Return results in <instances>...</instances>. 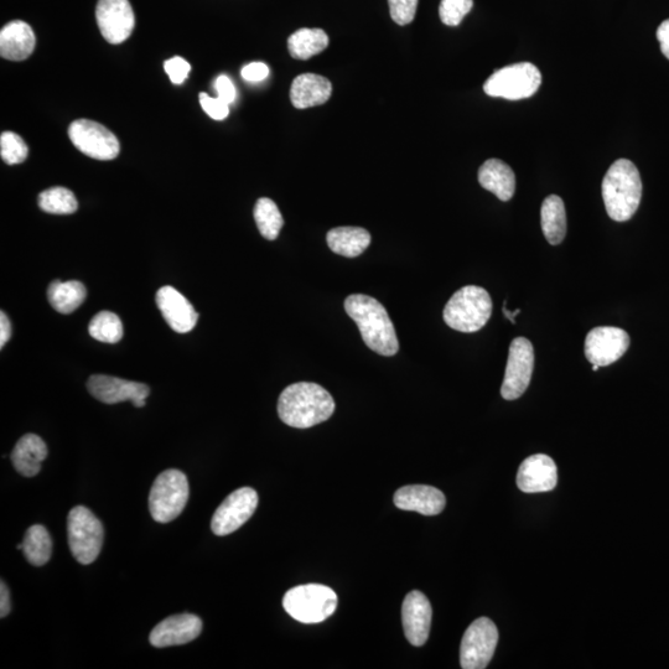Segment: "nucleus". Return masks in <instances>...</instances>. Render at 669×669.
Here are the masks:
<instances>
[{"instance_id":"obj_20","label":"nucleus","mask_w":669,"mask_h":669,"mask_svg":"<svg viewBox=\"0 0 669 669\" xmlns=\"http://www.w3.org/2000/svg\"><path fill=\"white\" fill-rule=\"evenodd\" d=\"M394 505L399 510L418 512L424 516H437L442 513L445 495L442 491L427 485H409L394 494Z\"/></svg>"},{"instance_id":"obj_41","label":"nucleus","mask_w":669,"mask_h":669,"mask_svg":"<svg viewBox=\"0 0 669 669\" xmlns=\"http://www.w3.org/2000/svg\"><path fill=\"white\" fill-rule=\"evenodd\" d=\"M12 610V603H10V593L7 584L2 580V585H0V617L4 619L7 617Z\"/></svg>"},{"instance_id":"obj_15","label":"nucleus","mask_w":669,"mask_h":669,"mask_svg":"<svg viewBox=\"0 0 669 669\" xmlns=\"http://www.w3.org/2000/svg\"><path fill=\"white\" fill-rule=\"evenodd\" d=\"M87 390L92 397L106 404L132 401L134 406L142 408L150 390L144 383L122 380L106 375H95L87 382Z\"/></svg>"},{"instance_id":"obj_26","label":"nucleus","mask_w":669,"mask_h":669,"mask_svg":"<svg viewBox=\"0 0 669 669\" xmlns=\"http://www.w3.org/2000/svg\"><path fill=\"white\" fill-rule=\"evenodd\" d=\"M542 231L552 246H558L567 235V212L562 199L548 196L541 209Z\"/></svg>"},{"instance_id":"obj_38","label":"nucleus","mask_w":669,"mask_h":669,"mask_svg":"<svg viewBox=\"0 0 669 669\" xmlns=\"http://www.w3.org/2000/svg\"><path fill=\"white\" fill-rule=\"evenodd\" d=\"M215 88L217 97H220L222 101L227 103V105H231V103L235 102L236 88L230 77H227L226 75L217 77Z\"/></svg>"},{"instance_id":"obj_24","label":"nucleus","mask_w":669,"mask_h":669,"mask_svg":"<svg viewBox=\"0 0 669 669\" xmlns=\"http://www.w3.org/2000/svg\"><path fill=\"white\" fill-rule=\"evenodd\" d=\"M48 458V446L35 434L24 435L12 453L15 470L25 477H34L40 473L41 464Z\"/></svg>"},{"instance_id":"obj_3","label":"nucleus","mask_w":669,"mask_h":669,"mask_svg":"<svg viewBox=\"0 0 669 669\" xmlns=\"http://www.w3.org/2000/svg\"><path fill=\"white\" fill-rule=\"evenodd\" d=\"M641 197L639 169L630 160H617L603 180V199L610 219L616 222L631 220L639 209Z\"/></svg>"},{"instance_id":"obj_42","label":"nucleus","mask_w":669,"mask_h":669,"mask_svg":"<svg viewBox=\"0 0 669 669\" xmlns=\"http://www.w3.org/2000/svg\"><path fill=\"white\" fill-rule=\"evenodd\" d=\"M10 336H12V324H10L7 314L2 311V314H0V347L2 349L10 340Z\"/></svg>"},{"instance_id":"obj_10","label":"nucleus","mask_w":669,"mask_h":669,"mask_svg":"<svg viewBox=\"0 0 669 669\" xmlns=\"http://www.w3.org/2000/svg\"><path fill=\"white\" fill-rule=\"evenodd\" d=\"M534 370V350L530 340L517 337L511 342L508 352L505 378L501 387V396L506 401H515L525 394L530 386Z\"/></svg>"},{"instance_id":"obj_40","label":"nucleus","mask_w":669,"mask_h":669,"mask_svg":"<svg viewBox=\"0 0 669 669\" xmlns=\"http://www.w3.org/2000/svg\"><path fill=\"white\" fill-rule=\"evenodd\" d=\"M657 39L660 41L662 54L669 60V19L658 27Z\"/></svg>"},{"instance_id":"obj_32","label":"nucleus","mask_w":669,"mask_h":669,"mask_svg":"<svg viewBox=\"0 0 669 669\" xmlns=\"http://www.w3.org/2000/svg\"><path fill=\"white\" fill-rule=\"evenodd\" d=\"M88 333L93 339L105 344H117L123 337V324L119 316L111 311H101L93 316Z\"/></svg>"},{"instance_id":"obj_19","label":"nucleus","mask_w":669,"mask_h":669,"mask_svg":"<svg viewBox=\"0 0 669 669\" xmlns=\"http://www.w3.org/2000/svg\"><path fill=\"white\" fill-rule=\"evenodd\" d=\"M155 302L165 321L176 333H190L195 328L199 314L196 313L194 305L175 288L169 285L160 288Z\"/></svg>"},{"instance_id":"obj_31","label":"nucleus","mask_w":669,"mask_h":669,"mask_svg":"<svg viewBox=\"0 0 669 669\" xmlns=\"http://www.w3.org/2000/svg\"><path fill=\"white\" fill-rule=\"evenodd\" d=\"M38 204L41 210L53 215H71L79 209L75 194L61 186L43 191Z\"/></svg>"},{"instance_id":"obj_23","label":"nucleus","mask_w":669,"mask_h":669,"mask_svg":"<svg viewBox=\"0 0 669 669\" xmlns=\"http://www.w3.org/2000/svg\"><path fill=\"white\" fill-rule=\"evenodd\" d=\"M479 183L501 201H510L516 191V175L505 162L499 159L487 160L479 170Z\"/></svg>"},{"instance_id":"obj_2","label":"nucleus","mask_w":669,"mask_h":669,"mask_svg":"<svg viewBox=\"0 0 669 669\" xmlns=\"http://www.w3.org/2000/svg\"><path fill=\"white\" fill-rule=\"evenodd\" d=\"M347 315L355 321L362 340L376 354L394 356L399 342L394 325L387 310L375 298L363 294H352L345 300Z\"/></svg>"},{"instance_id":"obj_4","label":"nucleus","mask_w":669,"mask_h":669,"mask_svg":"<svg viewBox=\"0 0 669 669\" xmlns=\"http://www.w3.org/2000/svg\"><path fill=\"white\" fill-rule=\"evenodd\" d=\"M491 314L489 292L476 285H468L458 290L445 305L444 321L449 328L470 334L484 328Z\"/></svg>"},{"instance_id":"obj_37","label":"nucleus","mask_w":669,"mask_h":669,"mask_svg":"<svg viewBox=\"0 0 669 669\" xmlns=\"http://www.w3.org/2000/svg\"><path fill=\"white\" fill-rule=\"evenodd\" d=\"M164 69L167 71L170 81L173 82V84L181 85L188 79L191 66L188 61L183 59V57L176 56L173 57V59L165 61Z\"/></svg>"},{"instance_id":"obj_27","label":"nucleus","mask_w":669,"mask_h":669,"mask_svg":"<svg viewBox=\"0 0 669 669\" xmlns=\"http://www.w3.org/2000/svg\"><path fill=\"white\" fill-rule=\"evenodd\" d=\"M85 285L77 280L62 283L60 280L50 284L48 299L57 313L69 315L79 309L86 300Z\"/></svg>"},{"instance_id":"obj_22","label":"nucleus","mask_w":669,"mask_h":669,"mask_svg":"<svg viewBox=\"0 0 669 669\" xmlns=\"http://www.w3.org/2000/svg\"><path fill=\"white\" fill-rule=\"evenodd\" d=\"M333 93V85L324 76L303 74L294 79L290 88V101L298 110L324 105Z\"/></svg>"},{"instance_id":"obj_29","label":"nucleus","mask_w":669,"mask_h":669,"mask_svg":"<svg viewBox=\"0 0 669 669\" xmlns=\"http://www.w3.org/2000/svg\"><path fill=\"white\" fill-rule=\"evenodd\" d=\"M23 552L28 562L35 567H41L49 562L53 554V541L44 526L34 525L25 533Z\"/></svg>"},{"instance_id":"obj_5","label":"nucleus","mask_w":669,"mask_h":669,"mask_svg":"<svg viewBox=\"0 0 669 669\" xmlns=\"http://www.w3.org/2000/svg\"><path fill=\"white\" fill-rule=\"evenodd\" d=\"M283 606L294 620L302 624H320L334 615L337 608V595L329 586L300 585L284 595Z\"/></svg>"},{"instance_id":"obj_16","label":"nucleus","mask_w":669,"mask_h":669,"mask_svg":"<svg viewBox=\"0 0 669 669\" xmlns=\"http://www.w3.org/2000/svg\"><path fill=\"white\" fill-rule=\"evenodd\" d=\"M433 610L427 596L411 591L402 605V622L406 637L413 646H423L428 641L432 626Z\"/></svg>"},{"instance_id":"obj_17","label":"nucleus","mask_w":669,"mask_h":669,"mask_svg":"<svg viewBox=\"0 0 669 669\" xmlns=\"http://www.w3.org/2000/svg\"><path fill=\"white\" fill-rule=\"evenodd\" d=\"M201 631L200 617L193 614L174 615L155 626L149 640L157 648L181 646L196 640Z\"/></svg>"},{"instance_id":"obj_13","label":"nucleus","mask_w":669,"mask_h":669,"mask_svg":"<svg viewBox=\"0 0 669 669\" xmlns=\"http://www.w3.org/2000/svg\"><path fill=\"white\" fill-rule=\"evenodd\" d=\"M630 336L625 330L613 326H600L590 331L585 339V356L593 365H613L626 354Z\"/></svg>"},{"instance_id":"obj_18","label":"nucleus","mask_w":669,"mask_h":669,"mask_svg":"<svg viewBox=\"0 0 669 669\" xmlns=\"http://www.w3.org/2000/svg\"><path fill=\"white\" fill-rule=\"evenodd\" d=\"M557 482V465L548 455H532L518 469L517 486L526 494L552 491L556 489Z\"/></svg>"},{"instance_id":"obj_34","label":"nucleus","mask_w":669,"mask_h":669,"mask_svg":"<svg viewBox=\"0 0 669 669\" xmlns=\"http://www.w3.org/2000/svg\"><path fill=\"white\" fill-rule=\"evenodd\" d=\"M474 7V0H442L439 7L440 19L448 27H458Z\"/></svg>"},{"instance_id":"obj_25","label":"nucleus","mask_w":669,"mask_h":669,"mask_svg":"<svg viewBox=\"0 0 669 669\" xmlns=\"http://www.w3.org/2000/svg\"><path fill=\"white\" fill-rule=\"evenodd\" d=\"M326 241L330 250L339 256L355 258L371 245V235L361 227H337L329 231Z\"/></svg>"},{"instance_id":"obj_9","label":"nucleus","mask_w":669,"mask_h":669,"mask_svg":"<svg viewBox=\"0 0 669 669\" xmlns=\"http://www.w3.org/2000/svg\"><path fill=\"white\" fill-rule=\"evenodd\" d=\"M499 630L487 617H480L465 631L460 646V665L464 669H484L494 657Z\"/></svg>"},{"instance_id":"obj_7","label":"nucleus","mask_w":669,"mask_h":669,"mask_svg":"<svg viewBox=\"0 0 669 669\" xmlns=\"http://www.w3.org/2000/svg\"><path fill=\"white\" fill-rule=\"evenodd\" d=\"M67 536L72 556L77 562L88 565L100 556L105 530L101 521L85 506H77L70 511Z\"/></svg>"},{"instance_id":"obj_35","label":"nucleus","mask_w":669,"mask_h":669,"mask_svg":"<svg viewBox=\"0 0 669 669\" xmlns=\"http://www.w3.org/2000/svg\"><path fill=\"white\" fill-rule=\"evenodd\" d=\"M388 5L393 22L401 27L411 24L416 18L418 0H388Z\"/></svg>"},{"instance_id":"obj_8","label":"nucleus","mask_w":669,"mask_h":669,"mask_svg":"<svg viewBox=\"0 0 669 669\" xmlns=\"http://www.w3.org/2000/svg\"><path fill=\"white\" fill-rule=\"evenodd\" d=\"M542 84L541 72L530 62H520L497 70L485 82L487 96L518 101L530 98Z\"/></svg>"},{"instance_id":"obj_6","label":"nucleus","mask_w":669,"mask_h":669,"mask_svg":"<svg viewBox=\"0 0 669 669\" xmlns=\"http://www.w3.org/2000/svg\"><path fill=\"white\" fill-rule=\"evenodd\" d=\"M189 482L179 470H167L154 481L149 495V510L154 521L169 523L184 511L189 500Z\"/></svg>"},{"instance_id":"obj_14","label":"nucleus","mask_w":669,"mask_h":669,"mask_svg":"<svg viewBox=\"0 0 669 669\" xmlns=\"http://www.w3.org/2000/svg\"><path fill=\"white\" fill-rule=\"evenodd\" d=\"M96 19L103 38L112 45L124 43L136 27L129 0H98Z\"/></svg>"},{"instance_id":"obj_30","label":"nucleus","mask_w":669,"mask_h":669,"mask_svg":"<svg viewBox=\"0 0 669 669\" xmlns=\"http://www.w3.org/2000/svg\"><path fill=\"white\" fill-rule=\"evenodd\" d=\"M254 220L261 235L269 241L277 240L284 226V219L276 202L267 197L259 199L254 206Z\"/></svg>"},{"instance_id":"obj_36","label":"nucleus","mask_w":669,"mask_h":669,"mask_svg":"<svg viewBox=\"0 0 669 669\" xmlns=\"http://www.w3.org/2000/svg\"><path fill=\"white\" fill-rule=\"evenodd\" d=\"M200 105L212 119L215 121H223L230 113V105L222 101L220 97H210L207 93H200Z\"/></svg>"},{"instance_id":"obj_11","label":"nucleus","mask_w":669,"mask_h":669,"mask_svg":"<svg viewBox=\"0 0 669 669\" xmlns=\"http://www.w3.org/2000/svg\"><path fill=\"white\" fill-rule=\"evenodd\" d=\"M69 137L81 153L96 160L116 159L121 149L117 137L111 131L88 119L72 122Z\"/></svg>"},{"instance_id":"obj_33","label":"nucleus","mask_w":669,"mask_h":669,"mask_svg":"<svg viewBox=\"0 0 669 669\" xmlns=\"http://www.w3.org/2000/svg\"><path fill=\"white\" fill-rule=\"evenodd\" d=\"M28 153V145L18 134L4 132L0 136V155L8 165L22 164L28 158Z\"/></svg>"},{"instance_id":"obj_43","label":"nucleus","mask_w":669,"mask_h":669,"mask_svg":"<svg viewBox=\"0 0 669 669\" xmlns=\"http://www.w3.org/2000/svg\"><path fill=\"white\" fill-rule=\"evenodd\" d=\"M521 313L520 309H517L516 311H508L506 307H503V314H505L506 318L511 321L512 324H516V316Z\"/></svg>"},{"instance_id":"obj_28","label":"nucleus","mask_w":669,"mask_h":669,"mask_svg":"<svg viewBox=\"0 0 669 669\" xmlns=\"http://www.w3.org/2000/svg\"><path fill=\"white\" fill-rule=\"evenodd\" d=\"M328 46L329 36L323 29H299L288 39L289 54L295 60H309Z\"/></svg>"},{"instance_id":"obj_44","label":"nucleus","mask_w":669,"mask_h":669,"mask_svg":"<svg viewBox=\"0 0 669 669\" xmlns=\"http://www.w3.org/2000/svg\"><path fill=\"white\" fill-rule=\"evenodd\" d=\"M600 366L599 365H593V371H599Z\"/></svg>"},{"instance_id":"obj_1","label":"nucleus","mask_w":669,"mask_h":669,"mask_svg":"<svg viewBox=\"0 0 669 669\" xmlns=\"http://www.w3.org/2000/svg\"><path fill=\"white\" fill-rule=\"evenodd\" d=\"M334 412V398L316 383H294L285 388L278 401L279 418L289 427L298 429L326 422Z\"/></svg>"},{"instance_id":"obj_12","label":"nucleus","mask_w":669,"mask_h":669,"mask_svg":"<svg viewBox=\"0 0 669 669\" xmlns=\"http://www.w3.org/2000/svg\"><path fill=\"white\" fill-rule=\"evenodd\" d=\"M258 506V494L251 487L232 492L212 517L211 530L216 536H228L250 520Z\"/></svg>"},{"instance_id":"obj_21","label":"nucleus","mask_w":669,"mask_h":669,"mask_svg":"<svg viewBox=\"0 0 669 669\" xmlns=\"http://www.w3.org/2000/svg\"><path fill=\"white\" fill-rule=\"evenodd\" d=\"M35 45L33 29L22 20H14L0 31V55L5 60H27L34 53Z\"/></svg>"},{"instance_id":"obj_39","label":"nucleus","mask_w":669,"mask_h":669,"mask_svg":"<svg viewBox=\"0 0 669 669\" xmlns=\"http://www.w3.org/2000/svg\"><path fill=\"white\" fill-rule=\"evenodd\" d=\"M268 75V66L263 64V62H252V64L247 65L242 69L243 80L248 82L264 81L267 79Z\"/></svg>"}]
</instances>
